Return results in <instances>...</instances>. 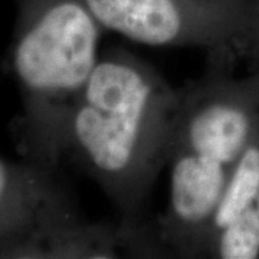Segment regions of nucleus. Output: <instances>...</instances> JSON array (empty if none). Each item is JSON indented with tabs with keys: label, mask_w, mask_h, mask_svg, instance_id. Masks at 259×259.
Wrapping results in <instances>:
<instances>
[{
	"label": "nucleus",
	"mask_w": 259,
	"mask_h": 259,
	"mask_svg": "<svg viewBox=\"0 0 259 259\" xmlns=\"http://www.w3.org/2000/svg\"><path fill=\"white\" fill-rule=\"evenodd\" d=\"M102 29L148 47L222 51L258 16L256 0H82Z\"/></svg>",
	"instance_id": "5"
},
{
	"label": "nucleus",
	"mask_w": 259,
	"mask_h": 259,
	"mask_svg": "<svg viewBox=\"0 0 259 259\" xmlns=\"http://www.w3.org/2000/svg\"><path fill=\"white\" fill-rule=\"evenodd\" d=\"M9 64L22 97L23 158L59 167L69 115L100 61L102 26L82 0H15Z\"/></svg>",
	"instance_id": "3"
},
{
	"label": "nucleus",
	"mask_w": 259,
	"mask_h": 259,
	"mask_svg": "<svg viewBox=\"0 0 259 259\" xmlns=\"http://www.w3.org/2000/svg\"><path fill=\"white\" fill-rule=\"evenodd\" d=\"M179 91L147 62L125 51L100 58L75 102L64 136L69 154L101 186L122 216L140 218L166 164Z\"/></svg>",
	"instance_id": "1"
},
{
	"label": "nucleus",
	"mask_w": 259,
	"mask_h": 259,
	"mask_svg": "<svg viewBox=\"0 0 259 259\" xmlns=\"http://www.w3.org/2000/svg\"><path fill=\"white\" fill-rule=\"evenodd\" d=\"M255 131L249 102L212 69L179 91L166 160L168 203L158 243L180 256H203L213 213Z\"/></svg>",
	"instance_id": "2"
},
{
	"label": "nucleus",
	"mask_w": 259,
	"mask_h": 259,
	"mask_svg": "<svg viewBox=\"0 0 259 259\" xmlns=\"http://www.w3.org/2000/svg\"><path fill=\"white\" fill-rule=\"evenodd\" d=\"M259 137L256 131L235 164L216 206L204 241L203 256H259Z\"/></svg>",
	"instance_id": "6"
},
{
	"label": "nucleus",
	"mask_w": 259,
	"mask_h": 259,
	"mask_svg": "<svg viewBox=\"0 0 259 259\" xmlns=\"http://www.w3.org/2000/svg\"><path fill=\"white\" fill-rule=\"evenodd\" d=\"M137 246L134 233L83 221L58 168L0 156V258H97Z\"/></svg>",
	"instance_id": "4"
}]
</instances>
